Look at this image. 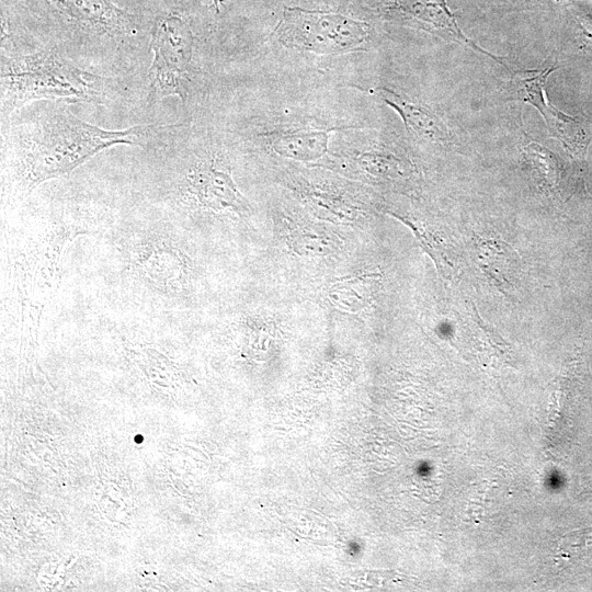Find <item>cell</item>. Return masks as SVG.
Here are the masks:
<instances>
[{
  "mask_svg": "<svg viewBox=\"0 0 592 592\" xmlns=\"http://www.w3.org/2000/svg\"><path fill=\"white\" fill-rule=\"evenodd\" d=\"M94 244V297L102 306L180 320L197 280L177 215L155 204L117 209Z\"/></svg>",
  "mask_w": 592,
  "mask_h": 592,
  "instance_id": "cell-1",
  "label": "cell"
},
{
  "mask_svg": "<svg viewBox=\"0 0 592 592\" xmlns=\"http://www.w3.org/2000/svg\"><path fill=\"white\" fill-rule=\"evenodd\" d=\"M170 125L104 129L71 113L60 101H42L5 128L2 192L5 209L19 206L50 180L67 178L99 152L116 145H147Z\"/></svg>",
  "mask_w": 592,
  "mask_h": 592,
  "instance_id": "cell-2",
  "label": "cell"
},
{
  "mask_svg": "<svg viewBox=\"0 0 592 592\" xmlns=\"http://www.w3.org/2000/svg\"><path fill=\"white\" fill-rule=\"evenodd\" d=\"M21 213L31 228L3 226L5 285L10 288L12 310L20 320L41 322L45 308L59 283V265L67 247L78 236L95 237L110 224L113 208L89 200H48L35 202Z\"/></svg>",
  "mask_w": 592,
  "mask_h": 592,
  "instance_id": "cell-3",
  "label": "cell"
},
{
  "mask_svg": "<svg viewBox=\"0 0 592 592\" xmlns=\"http://www.w3.org/2000/svg\"><path fill=\"white\" fill-rule=\"evenodd\" d=\"M1 117L36 101H109L114 91L110 78L75 66L55 48L25 54L1 53Z\"/></svg>",
  "mask_w": 592,
  "mask_h": 592,
  "instance_id": "cell-4",
  "label": "cell"
},
{
  "mask_svg": "<svg viewBox=\"0 0 592 592\" xmlns=\"http://www.w3.org/2000/svg\"><path fill=\"white\" fill-rule=\"evenodd\" d=\"M19 16L60 44L75 47H132L149 29L143 15L112 0H4Z\"/></svg>",
  "mask_w": 592,
  "mask_h": 592,
  "instance_id": "cell-5",
  "label": "cell"
},
{
  "mask_svg": "<svg viewBox=\"0 0 592 592\" xmlns=\"http://www.w3.org/2000/svg\"><path fill=\"white\" fill-rule=\"evenodd\" d=\"M153 58L149 68V102L177 95L183 102L189 94L194 35L186 20L175 11L156 16L150 30Z\"/></svg>",
  "mask_w": 592,
  "mask_h": 592,
  "instance_id": "cell-6",
  "label": "cell"
},
{
  "mask_svg": "<svg viewBox=\"0 0 592 592\" xmlns=\"http://www.w3.org/2000/svg\"><path fill=\"white\" fill-rule=\"evenodd\" d=\"M274 35L286 47L318 55L344 54L366 41L368 25L340 13L285 8Z\"/></svg>",
  "mask_w": 592,
  "mask_h": 592,
  "instance_id": "cell-7",
  "label": "cell"
},
{
  "mask_svg": "<svg viewBox=\"0 0 592 592\" xmlns=\"http://www.w3.org/2000/svg\"><path fill=\"white\" fill-rule=\"evenodd\" d=\"M196 206L212 212H230L239 217L249 210L247 198L239 191L230 170L215 158L202 159L185 169L172 183H164L162 201L156 204L168 207Z\"/></svg>",
  "mask_w": 592,
  "mask_h": 592,
  "instance_id": "cell-8",
  "label": "cell"
},
{
  "mask_svg": "<svg viewBox=\"0 0 592 592\" xmlns=\"http://www.w3.org/2000/svg\"><path fill=\"white\" fill-rule=\"evenodd\" d=\"M557 68L548 66L544 69L516 71L510 82V92L514 99L536 107L554 137L574 156L583 157L588 146L587 136L579 122L551 105L546 98L547 78Z\"/></svg>",
  "mask_w": 592,
  "mask_h": 592,
  "instance_id": "cell-9",
  "label": "cell"
},
{
  "mask_svg": "<svg viewBox=\"0 0 592 592\" xmlns=\"http://www.w3.org/2000/svg\"><path fill=\"white\" fill-rule=\"evenodd\" d=\"M390 10L402 18L415 22L419 26L439 34L454 43L482 53L501 62L500 58L480 48L468 38L457 24L455 15L447 7L446 0H386Z\"/></svg>",
  "mask_w": 592,
  "mask_h": 592,
  "instance_id": "cell-10",
  "label": "cell"
},
{
  "mask_svg": "<svg viewBox=\"0 0 592 592\" xmlns=\"http://www.w3.org/2000/svg\"><path fill=\"white\" fill-rule=\"evenodd\" d=\"M375 91L400 115L407 129L413 135L436 143H447L451 139L447 127L431 110L387 88H378Z\"/></svg>",
  "mask_w": 592,
  "mask_h": 592,
  "instance_id": "cell-11",
  "label": "cell"
},
{
  "mask_svg": "<svg viewBox=\"0 0 592 592\" xmlns=\"http://www.w3.org/2000/svg\"><path fill=\"white\" fill-rule=\"evenodd\" d=\"M480 267L501 289L515 284L519 273L516 252L502 241L481 239L477 246Z\"/></svg>",
  "mask_w": 592,
  "mask_h": 592,
  "instance_id": "cell-12",
  "label": "cell"
},
{
  "mask_svg": "<svg viewBox=\"0 0 592 592\" xmlns=\"http://www.w3.org/2000/svg\"><path fill=\"white\" fill-rule=\"evenodd\" d=\"M333 129L286 132L273 139L272 147L280 156L292 160H317L326 153L329 135Z\"/></svg>",
  "mask_w": 592,
  "mask_h": 592,
  "instance_id": "cell-13",
  "label": "cell"
},
{
  "mask_svg": "<svg viewBox=\"0 0 592 592\" xmlns=\"http://www.w3.org/2000/svg\"><path fill=\"white\" fill-rule=\"evenodd\" d=\"M405 225H407L414 237L420 242L421 247L430 255L432 261L435 263L439 274L447 281L453 280L458 273V267L456 264V254L454 250L446 244L439 236L432 234L431 231L417 226L411 220L406 217L391 214Z\"/></svg>",
  "mask_w": 592,
  "mask_h": 592,
  "instance_id": "cell-14",
  "label": "cell"
},
{
  "mask_svg": "<svg viewBox=\"0 0 592 592\" xmlns=\"http://www.w3.org/2000/svg\"><path fill=\"white\" fill-rule=\"evenodd\" d=\"M376 276H362L334 284L329 297L335 306L345 311L356 312L364 309L371 300Z\"/></svg>",
  "mask_w": 592,
  "mask_h": 592,
  "instance_id": "cell-15",
  "label": "cell"
},
{
  "mask_svg": "<svg viewBox=\"0 0 592 592\" xmlns=\"http://www.w3.org/2000/svg\"><path fill=\"white\" fill-rule=\"evenodd\" d=\"M524 157L534 179L544 187H555L560 179V167L557 158L537 143H530L524 149Z\"/></svg>",
  "mask_w": 592,
  "mask_h": 592,
  "instance_id": "cell-16",
  "label": "cell"
},
{
  "mask_svg": "<svg viewBox=\"0 0 592 592\" xmlns=\"http://www.w3.org/2000/svg\"><path fill=\"white\" fill-rule=\"evenodd\" d=\"M361 164L366 171L375 175L392 177L399 171V162L395 158L384 155H364L361 158Z\"/></svg>",
  "mask_w": 592,
  "mask_h": 592,
  "instance_id": "cell-17",
  "label": "cell"
},
{
  "mask_svg": "<svg viewBox=\"0 0 592 592\" xmlns=\"http://www.w3.org/2000/svg\"><path fill=\"white\" fill-rule=\"evenodd\" d=\"M510 10L544 7V4L558 3L566 0H494Z\"/></svg>",
  "mask_w": 592,
  "mask_h": 592,
  "instance_id": "cell-18",
  "label": "cell"
},
{
  "mask_svg": "<svg viewBox=\"0 0 592 592\" xmlns=\"http://www.w3.org/2000/svg\"><path fill=\"white\" fill-rule=\"evenodd\" d=\"M221 1H223V0H214V7H215L216 10L219 9V5H220V2H221Z\"/></svg>",
  "mask_w": 592,
  "mask_h": 592,
  "instance_id": "cell-19",
  "label": "cell"
}]
</instances>
